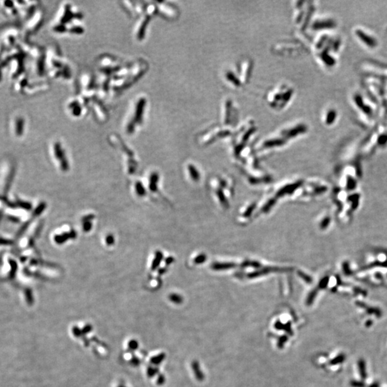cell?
Returning <instances> with one entry per match:
<instances>
[{
  "mask_svg": "<svg viewBox=\"0 0 387 387\" xmlns=\"http://www.w3.org/2000/svg\"><path fill=\"white\" fill-rule=\"evenodd\" d=\"M158 181V175L157 173H153L151 174L150 178V187L151 191L152 192H156L157 190V182Z\"/></svg>",
  "mask_w": 387,
  "mask_h": 387,
  "instance_id": "1",
  "label": "cell"
},
{
  "mask_svg": "<svg viewBox=\"0 0 387 387\" xmlns=\"http://www.w3.org/2000/svg\"><path fill=\"white\" fill-rule=\"evenodd\" d=\"M131 344H132V346H130V348H136V347H137V343H136V341H131Z\"/></svg>",
  "mask_w": 387,
  "mask_h": 387,
  "instance_id": "11",
  "label": "cell"
},
{
  "mask_svg": "<svg viewBox=\"0 0 387 387\" xmlns=\"http://www.w3.org/2000/svg\"><path fill=\"white\" fill-rule=\"evenodd\" d=\"M170 300L172 302L175 303H180L182 302V298L176 294H172L170 295Z\"/></svg>",
  "mask_w": 387,
  "mask_h": 387,
  "instance_id": "7",
  "label": "cell"
},
{
  "mask_svg": "<svg viewBox=\"0 0 387 387\" xmlns=\"http://www.w3.org/2000/svg\"><path fill=\"white\" fill-rule=\"evenodd\" d=\"M114 241H115V239H114V237H113V235L108 234V236L106 237V243H107V244H108V245H111V244H113Z\"/></svg>",
  "mask_w": 387,
  "mask_h": 387,
  "instance_id": "9",
  "label": "cell"
},
{
  "mask_svg": "<svg viewBox=\"0 0 387 387\" xmlns=\"http://www.w3.org/2000/svg\"><path fill=\"white\" fill-rule=\"evenodd\" d=\"M162 258H163L162 253H161V252H159V251L157 252V253H156L155 258H154V260H153V264H152V267H151V268H152L153 270H156L158 267V265H159L161 261H162Z\"/></svg>",
  "mask_w": 387,
  "mask_h": 387,
  "instance_id": "4",
  "label": "cell"
},
{
  "mask_svg": "<svg viewBox=\"0 0 387 387\" xmlns=\"http://www.w3.org/2000/svg\"><path fill=\"white\" fill-rule=\"evenodd\" d=\"M45 204H41L39 206L38 208H37L35 212H34V213H35L36 215H39V214L42 212V211L44 210V209H45Z\"/></svg>",
  "mask_w": 387,
  "mask_h": 387,
  "instance_id": "10",
  "label": "cell"
},
{
  "mask_svg": "<svg viewBox=\"0 0 387 387\" xmlns=\"http://www.w3.org/2000/svg\"><path fill=\"white\" fill-rule=\"evenodd\" d=\"M136 193L139 197H143V196L145 195L146 194V190L144 189L143 184L141 182H137L136 184Z\"/></svg>",
  "mask_w": 387,
  "mask_h": 387,
  "instance_id": "6",
  "label": "cell"
},
{
  "mask_svg": "<svg viewBox=\"0 0 387 387\" xmlns=\"http://www.w3.org/2000/svg\"><path fill=\"white\" fill-rule=\"evenodd\" d=\"M286 340H287V339H286V337H283V338H281L280 342L279 343V344H283V343L286 341Z\"/></svg>",
  "mask_w": 387,
  "mask_h": 387,
  "instance_id": "12",
  "label": "cell"
},
{
  "mask_svg": "<svg viewBox=\"0 0 387 387\" xmlns=\"http://www.w3.org/2000/svg\"><path fill=\"white\" fill-rule=\"evenodd\" d=\"M15 132L17 136H21L23 133V129H24V121L22 118H18L16 120L15 123Z\"/></svg>",
  "mask_w": 387,
  "mask_h": 387,
  "instance_id": "3",
  "label": "cell"
},
{
  "mask_svg": "<svg viewBox=\"0 0 387 387\" xmlns=\"http://www.w3.org/2000/svg\"><path fill=\"white\" fill-rule=\"evenodd\" d=\"M192 368L194 371L195 373V376L197 377V379L199 381H202L204 379V376H203V374L202 373L201 370H200L199 363H197L196 361H194L192 363Z\"/></svg>",
  "mask_w": 387,
  "mask_h": 387,
  "instance_id": "2",
  "label": "cell"
},
{
  "mask_svg": "<svg viewBox=\"0 0 387 387\" xmlns=\"http://www.w3.org/2000/svg\"><path fill=\"white\" fill-rule=\"evenodd\" d=\"M92 227V224L90 222V221H84L83 224V230L85 231V232H89L91 229Z\"/></svg>",
  "mask_w": 387,
  "mask_h": 387,
  "instance_id": "8",
  "label": "cell"
},
{
  "mask_svg": "<svg viewBox=\"0 0 387 387\" xmlns=\"http://www.w3.org/2000/svg\"><path fill=\"white\" fill-rule=\"evenodd\" d=\"M69 238H71L69 233H64V234H58L57 235V236H55V241L56 243H57L59 244H63L64 242H66Z\"/></svg>",
  "mask_w": 387,
  "mask_h": 387,
  "instance_id": "5",
  "label": "cell"
}]
</instances>
